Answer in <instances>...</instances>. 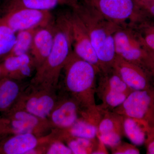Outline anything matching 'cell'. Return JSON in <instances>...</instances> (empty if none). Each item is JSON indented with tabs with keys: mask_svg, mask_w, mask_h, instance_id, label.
Masks as SVG:
<instances>
[{
	"mask_svg": "<svg viewBox=\"0 0 154 154\" xmlns=\"http://www.w3.org/2000/svg\"><path fill=\"white\" fill-rule=\"evenodd\" d=\"M68 17L73 52L82 59L101 71V67L87 29L76 12L72 10Z\"/></svg>",
	"mask_w": 154,
	"mask_h": 154,
	"instance_id": "cell-7",
	"label": "cell"
},
{
	"mask_svg": "<svg viewBox=\"0 0 154 154\" xmlns=\"http://www.w3.org/2000/svg\"><path fill=\"white\" fill-rule=\"evenodd\" d=\"M146 16L154 20V0H137Z\"/></svg>",
	"mask_w": 154,
	"mask_h": 154,
	"instance_id": "cell-28",
	"label": "cell"
},
{
	"mask_svg": "<svg viewBox=\"0 0 154 154\" xmlns=\"http://www.w3.org/2000/svg\"><path fill=\"white\" fill-rule=\"evenodd\" d=\"M122 79L134 91L154 88L151 77L143 67L116 56L113 65Z\"/></svg>",
	"mask_w": 154,
	"mask_h": 154,
	"instance_id": "cell-12",
	"label": "cell"
},
{
	"mask_svg": "<svg viewBox=\"0 0 154 154\" xmlns=\"http://www.w3.org/2000/svg\"><path fill=\"white\" fill-rule=\"evenodd\" d=\"M146 122L149 127L154 128V103L148 114Z\"/></svg>",
	"mask_w": 154,
	"mask_h": 154,
	"instance_id": "cell-32",
	"label": "cell"
},
{
	"mask_svg": "<svg viewBox=\"0 0 154 154\" xmlns=\"http://www.w3.org/2000/svg\"><path fill=\"white\" fill-rule=\"evenodd\" d=\"M6 113L12 134L30 133L39 137L52 126L48 119L38 118L15 106Z\"/></svg>",
	"mask_w": 154,
	"mask_h": 154,
	"instance_id": "cell-11",
	"label": "cell"
},
{
	"mask_svg": "<svg viewBox=\"0 0 154 154\" xmlns=\"http://www.w3.org/2000/svg\"><path fill=\"white\" fill-rule=\"evenodd\" d=\"M2 75V69H1V66H0V76H1Z\"/></svg>",
	"mask_w": 154,
	"mask_h": 154,
	"instance_id": "cell-33",
	"label": "cell"
},
{
	"mask_svg": "<svg viewBox=\"0 0 154 154\" xmlns=\"http://www.w3.org/2000/svg\"><path fill=\"white\" fill-rule=\"evenodd\" d=\"M154 103V88L133 91L121 105L112 110L123 116L134 119L147 125L146 119Z\"/></svg>",
	"mask_w": 154,
	"mask_h": 154,
	"instance_id": "cell-10",
	"label": "cell"
},
{
	"mask_svg": "<svg viewBox=\"0 0 154 154\" xmlns=\"http://www.w3.org/2000/svg\"><path fill=\"white\" fill-rule=\"evenodd\" d=\"M79 2L80 0H11L8 11L21 8L50 11L62 6L74 9L78 7Z\"/></svg>",
	"mask_w": 154,
	"mask_h": 154,
	"instance_id": "cell-17",
	"label": "cell"
},
{
	"mask_svg": "<svg viewBox=\"0 0 154 154\" xmlns=\"http://www.w3.org/2000/svg\"><path fill=\"white\" fill-rule=\"evenodd\" d=\"M58 98L56 90L28 85L14 106L42 119H48Z\"/></svg>",
	"mask_w": 154,
	"mask_h": 154,
	"instance_id": "cell-5",
	"label": "cell"
},
{
	"mask_svg": "<svg viewBox=\"0 0 154 154\" xmlns=\"http://www.w3.org/2000/svg\"><path fill=\"white\" fill-rule=\"evenodd\" d=\"M63 139L66 141L68 146L70 149L72 153L73 154H88L87 151L78 142L75 138L71 137H67Z\"/></svg>",
	"mask_w": 154,
	"mask_h": 154,
	"instance_id": "cell-27",
	"label": "cell"
},
{
	"mask_svg": "<svg viewBox=\"0 0 154 154\" xmlns=\"http://www.w3.org/2000/svg\"><path fill=\"white\" fill-rule=\"evenodd\" d=\"M145 144L146 147V153L154 154V128L148 127L147 129Z\"/></svg>",
	"mask_w": 154,
	"mask_h": 154,
	"instance_id": "cell-29",
	"label": "cell"
},
{
	"mask_svg": "<svg viewBox=\"0 0 154 154\" xmlns=\"http://www.w3.org/2000/svg\"><path fill=\"white\" fill-rule=\"evenodd\" d=\"M123 135H124L122 133L117 131H110L98 134L97 137L106 146L111 148L121 142Z\"/></svg>",
	"mask_w": 154,
	"mask_h": 154,
	"instance_id": "cell-23",
	"label": "cell"
},
{
	"mask_svg": "<svg viewBox=\"0 0 154 154\" xmlns=\"http://www.w3.org/2000/svg\"><path fill=\"white\" fill-rule=\"evenodd\" d=\"M62 71L64 74L63 92L74 98L85 110L97 107L95 95L99 70L72 51Z\"/></svg>",
	"mask_w": 154,
	"mask_h": 154,
	"instance_id": "cell-3",
	"label": "cell"
},
{
	"mask_svg": "<svg viewBox=\"0 0 154 154\" xmlns=\"http://www.w3.org/2000/svg\"><path fill=\"white\" fill-rule=\"evenodd\" d=\"M111 151L113 154H139L140 151L133 144L121 141L118 145L111 148Z\"/></svg>",
	"mask_w": 154,
	"mask_h": 154,
	"instance_id": "cell-25",
	"label": "cell"
},
{
	"mask_svg": "<svg viewBox=\"0 0 154 154\" xmlns=\"http://www.w3.org/2000/svg\"><path fill=\"white\" fill-rule=\"evenodd\" d=\"M38 137L30 133L14 134L0 142V154H30L39 144Z\"/></svg>",
	"mask_w": 154,
	"mask_h": 154,
	"instance_id": "cell-14",
	"label": "cell"
},
{
	"mask_svg": "<svg viewBox=\"0 0 154 154\" xmlns=\"http://www.w3.org/2000/svg\"><path fill=\"white\" fill-rule=\"evenodd\" d=\"M108 151L106 149V146L102 143L98 138L95 148L92 154H108Z\"/></svg>",
	"mask_w": 154,
	"mask_h": 154,
	"instance_id": "cell-31",
	"label": "cell"
},
{
	"mask_svg": "<svg viewBox=\"0 0 154 154\" xmlns=\"http://www.w3.org/2000/svg\"><path fill=\"white\" fill-rule=\"evenodd\" d=\"M143 67L151 77L154 84V52L148 51L142 63Z\"/></svg>",
	"mask_w": 154,
	"mask_h": 154,
	"instance_id": "cell-26",
	"label": "cell"
},
{
	"mask_svg": "<svg viewBox=\"0 0 154 154\" xmlns=\"http://www.w3.org/2000/svg\"><path fill=\"white\" fill-rule=\"evenodd\" d=\"M5 135H4L0 134V139L2 138V137H3Z\"/></svg>",
	"mask_w": 154,
	"mask_h": 154,
	"instance_id": "cell-34",
	"label": "cell"
},
{
	"mask_svg": "<svg viewBox=\"0 0 154 154\" xmlns=\"http://www.w3.org/2000/svg\"><path fill=\"white\" fill-rule=\"evenodd\" d=\"M16 39V32L8 25L0 23V56L11 52Z\"/></svg>",
	"mask_w": 154,
	"mask_h": 154,
	"instance_id": "cell-22",
	"label": "cell"
},
{
	"mask_svg": "<svg viewBox=\"0 0 154 154\" xmlns=\"http://www.w3.org/2000/svg\"><path fill=\"white\" fill-rule=\"evenodd\" d=\"M100 110L102 116L98 125L97 134L110 131H117L124 135V116L113 110Z\"/></svg>",
	"mask_w": 154,
	"mask_h": 154,
	"instance_id": "cell-19",
	"label": "cell"
},
{
	"mask_svg": "<svg viewBox=\"0 0 154 154\" xmlns=\"http://www.w3.org/2000/svg\"><path fill=\"white\" fill-rule=\"evenodd\" d=\"M54 21L50 25L38 28L33 36L30 51L36 69L44 62L52 49L54 40Z\"/></svg>",
	"mask_w": 154,
	"mask_h": 154,
	"instance_id": "cell-13",
	"label": "cell"
},
{
	"mask_svg": "<svg viewBox=\"0 0 154 154\" xmlns=\"http://www.w3.org/2000/svg\"><path fill=\"white\" fill-rule=\"evenodd\" d=\"M85 110L74 98L62 91L48 120L51 126L60 130L66 129L74 124Z\"/></svg>",
	"mask_w": 154,
	"mask_h": 154,
	"instance_id": "cell-9",
	"label": "cell"
},
{
	"mask_svg": "<svg viewBox=\"0 0 154 154\" xmlns=\"http://www.w3.org/2000/svg\"><path fill=\"white\" fill-rule=\"evenodd\" d=\"M45 153L48 154H71L72 152L68 146L66 145L61 140H56L52 142L47 149Z\"/></svg>",
	"mask_w": 154,
	"mask_h": 154,
	"instance_id": "cell-24",
	"label": "cell"
},
{
	"mask_svg": "<svg viewBox=\"0 0 154 154\" xmlns=\"http://www.w3.org/2000/svg\"><path fill=\"white\" fill-rule=\"evenodd\" d=\"M19 81L9 77L0 79V112L8 111L28 87Z\"/></svg>",
	"mask_w": 154,
	"mask_h": 154,
	"instance_id": "cell-15",
	"label": "cell"
},
{
	"mask_svg": "<svg viewBox=\"0 0 154 154\" xmlns=\"http://www.w3.org/2000/svg\"><path fill=\"white\" fill-rule=\"evenodd\" d=\"M54 29L52 49L36 69L29 84L33 87L56 90L65 64L72 51L68 13L61 14L54 20Z\"/></svg>",
	"mask_w": 154,
	"mask_h": 154,
	"instance_id": "cell-1",
	"label": "cell"
},
{
	"mask_svg": "<svg viewBox=\"0 0 154 154\" xmlns=\"http://www.w3.org/2000/svg\"><path fill=\"white\" fill-rule=\"evenodd\" d=\"M11 134L9 121L6 118H0V134L6 135Z\"/></svg>",
	"mask_w": 154,
	"mask_h": 154,
	"instance_id": "cell-30",
	"label": "cell"
},
{
	"mask_svg": "<svg viewBox=\"0 0 154 154\" xmlns=\"http://www.w3.org/2000/svg\"><path fill=\"white\" fill-rule=\"evenodd\" d=\"M118 25H134L149 19L137 0H80Z\"/></svg>",
	"mask_w": 154,
	"mask_h": 154,
	"instance_id": "cell-4",
	"label": "cell"
},
{
	"mask_svg": "<svg viewBox=\"0 0 154 154\" xmlns=\"http://www.w3.org/2000/svg\"><path fill=\"white\" fill-rule=\"evenodd\" d=\"M38 28H33L18 32L16 43L13 49L9 53L8 56L28 53L32 45L33 36Z\"/></svg>",
	"mask_w": 154,
	"mask_h": 154,
	"instance_id": "cell-20",
	"label": "cell"
},
{
	"mask_svg": "<svg viewBox=\"0 0 154 154\" xmlns=\"http://www.w3.org/2000/svg\"><path fill=\"white\" fill-rule=\"evenodd\" d=\"M116 54L124 60L141 65L147 51L130 25H120L114 35Z\"/></svg>",
	"mask_w": 154,
	"mask_h": 154,
	"instance_id": "cell-6",
	"label": "cell"
},
{
	"mask_svg": "<svg viewBox=\"0 0 154 154\" xmlns=\"http://www.w3.org/2000/svg\"><path fill=\"white\" fill-rule=\"evenodd\" d=\"M146 125L141 122L124 116L123 131L124 135L135 146L145 144L146 137Z\"/></svg>",
	"mask_w": 154,
	"mask_h": 154,
	"instance_id": "cell-18",
	"label": "cell"
},
{
	"mask_svg": "<svg viewBox=\"0 0 154 154\" xmlns=\"http://www.w3.org/2000/svg\"><path fill=\"white\" fill-rule=\"evenodd\" d=\"M33 60L29 54L17 56H10L6 57L2 66H1L2 74L8 75L16 72L22 66L33 62Z\"/></svg>",
	"mask_w": 154,
	"mask_h": 154,
	"instance_id": "cell-21",
	"label": "cell"
},
{
	"mask_svg": "<svg viewBox=\"0 0 154 154\" xmlns=\"http://www.w3.org/2000/svg\"><path fill=\"white\" fill-rule=\"evenodd\" d=\"M50 11L21 8L9 11L0 23L8 25L18 33L22 30L45 27L53 22Z\"/></svg>",
	"mask_w": 154,
	"mask_h": 154,
	"instance_id": "cell-8",
	"label": "cell"
},
{
	"mask_svg": "<svg viewBox=\"0 0 154 154\" xmlns=\"http://www.w3.org/2000/svg\"><path fill=\"white\" fill-rule=\"evenodd\" d=\"M76 12L83 22L101 67V71L112 67L116 54L114 35L118 25L110 22L97 11L80 1Z\"/></svg>",
	"mask_w": 154,
	"mask_h": 154,
	"instance_id": "cell-2",
	"label": "cell"
},
{
	"mask_svg": "<svg viewBox=\"0 0 154 154\" xmlns=\"http://www.w3.org/2000/svg\"><path fill=\"white\" fill-rule=\"evenodd\" d=\"M98 76L97 95L105 93H131L134 91L125 84L113 66L99 72Z\"/></svg>",
	"mask_w": 154,
	"mask_h": 154,
	"instance_id": "cell-16",
	"label": "cell"
}]
</instances>
